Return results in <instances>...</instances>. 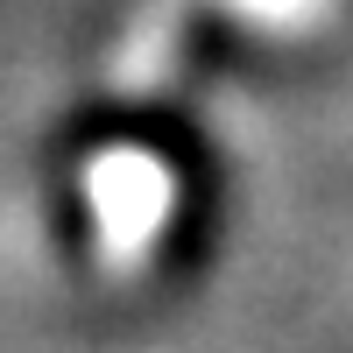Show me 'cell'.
I'll list each match as a JSON object with an SVG mask.
<instances>
[{
  "label": "cell",
  "instance_id": "cell-2",
  "mask_svg": "<svg viewBox=\"0 0 353 353\" xmlns=\"http://www.w3.org/2000/svg\"><path fill=\"white\" fill-rule=\"evenodd\" d=\"M92 205H99V261L128 276L170 219V170L149 149H106L92 163Z\"/></svg>",
  "mask_w": 353,
  "mask_h": 353
},
{
  "label": "cell",
  "instance_id": "cell-1",
  "mask_svg": "<svg viewBox=\"0 0 353 353\" xmlns=\"http://www.w3.org/2000/svg\"><path fill=\"white\" fill-rule=\"evenodd\" d=\"M191 8H205V0H149V8L134 14L121 57H113V92L121 99H149L156 85L176 71ZM219 8H233L241 21H261V28H311V21H325L339 0H219Z\"/></svg>",
  "mask_w": 353,
  "mask_h": 353
}]
</instances>
